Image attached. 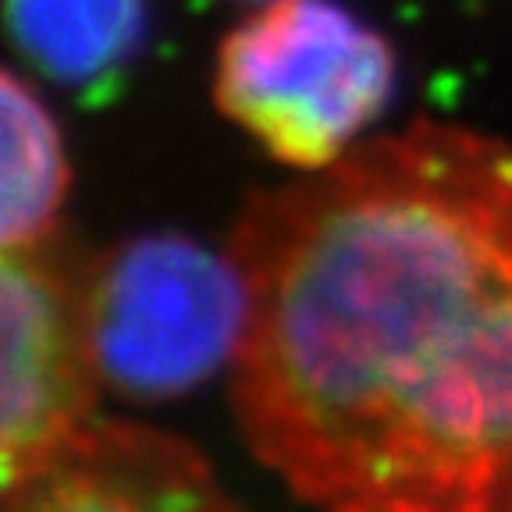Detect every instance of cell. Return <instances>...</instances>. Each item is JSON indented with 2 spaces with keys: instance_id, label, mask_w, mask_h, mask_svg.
<instances>
[{
  "instance_id": "cell-1",
  "label": "cell",
  "mask_w": 512,
  "mask_h": 512,
  "mask_svg": "<svg viewBox=\"0 0 512 512\" xmlns=\"http://www.w3.org/2000/svg\"><path fill=\"white\" fill-rule=\"evenodd\" d=\"M232 395L253 456L345 512H512V146L445 121L249 203Z\"/></svg>"
},
{
  "instance_id": "cell-2",
  "label": "cell",
  "mask_w": 512,
  "mask_h": 512,
  "mask_svg": "<svg viewBox=\"0 0 512 512\" xmlns=\"http://www.w3.org/2000/svg\"><path fill=\"white\" fill-rule=\"evenodd\" d=\"M392 89V43L328 0H264L217 50L221 111L299 171L349 153Z\"/></svg>"
},
{
  "instance_id": "cell-3",
  "label": "cell",
  "mask_w": 512,
  "mask_h": 512,
  "mask_svg": "<svg viewBox=\"0 0 512 512\" xmlns=\"http://www.w3.org/2000/svg\"><path fill=\"white\" fill-rule=\"evenodd\" d=\"M82 317L100 384L132 399H171L235 360L249 292L232 253L146 235L82 285Z\"/></svg>"
},
{
  "instance_id": "cell-4",
  "label": "cell",
  "mask_w": 512,
  "mask_h": 512,
  "mask_svg": "<svg viewBox=\"0 0 512 512\" xmlns=\"http://www.w3.org/2000/svg\"><path fill=\"white\" fill-rule=\"evenodd\" d=\"M100 377L72 285L36 249H0V505H22L93 420Z\"/></svg>"
},
{
  "instance_id": "cell-5",
  "label": "cell",
  "mask_w": 512,
  "mask_h": 512,
  "mask_svg": "<svg viewBox=\"0 0 512 512\" xmlns=\"http://www.w3.org/2000/svg\"><path fill=\"white\" fill-rule=\"evenodd\" d=\"M22 505L64 509H150L224 505L217 480L196 448L132 424H93L68 441L47 477Z\"/></svg>"
},
{
  "instance_id": "cell-6",
  "label": "cell",
  "mask_w": 512,
  "mask_h": 512,
  "mask_svg": "<svg viewBox=\"0 0 512 512\" xmlns=\"http://www.w3.org/2000/svg\"><path fill=\"white\" fill-rule=\"evenodd\" d=\"M68 160L50 111L0 68V249H36L61 214Z\"/></svg>"
},
{
  "instance_id": "cell-7",
  "label": "cell",
  "mask_w": 512,
  "mask_h": 512,
  "mask_svg": "<svg viewBox=\"0 0 512 512\" xmlns=\"http://www.w3.org/2000/svg\"><path fill=\"white\" fill-rule=\"evenodd\" d=\"M143 11V0H8V29L43 75L89 86L132 57Z\"/></svg>"
},
{
  "instance_id": "cell-8",
  "label": "cell",
  "mask_w": 512,
  "mask_h": 512,
  "mask_svg": "<svg viewBox=\"0 0 512 512\" xmlns=\"http://www.w3.org/2000/svg\"><path fill=\"white\" fill-rule=\"evenodd\" d=\"M260 4H264V0H260Z\"/></svg>"
}]
</instances>
